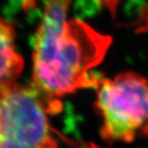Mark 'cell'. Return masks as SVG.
Returning a JSON list of instances; mask_svg holds the SVG:
<instances>
[{"mask_svg":"<svg viewBox=\"0 0 148 148\" xmlns=\"http://www.w3.org/2000/svg\"><path fill=\"white\" fill-rule=\"evenodd\" d=\"M71 0H46L33 53L34 88L43 96L62 97L83 87H95L91 69L111 44L87 23L67 20Z\"/></svg>","mask_w":148,"mask_h":148,"instance_id":"cell-1","label":"cell"},{"mask_svg":"<svg viewBox=\"0 0 148 148\" xmlns=\"http://www.w3.org/2000/svg\"><path fill=\"white\" fill-rule=\"evenodd\" d=\"M95 88L103 138L131 142L148 130V78L125 72L112 79L97 78Z\"/></svg>","mask_w":148,"mask_h":148,"instance_id":"cell-2","label":"cell"},{"mask_svg":"<svg viewBox=\"0 0 148 148\" xmlns=\"http://www.w3.org/2000/svg\"><path fill=\"white\" fill-rule=\"evenodd\" d=\"M43 98L34 87L16 83L0 90V148H58Z\"/></svg>","mask_w":148,"mask_h":148,"instance_id":"cell-3","label":"cell"},{"mask_svg":"<svg viewBox=\"0 0 148 148\" xmlns=\"http://www.w3.org/2000/svg\"><path fill=\"white\" fill-rule=\"evenodd\" d=\"M23 68V59L16 51L14 30L0 17V90L15 83Z\"/></svg>","mask_w":148,"mask_h":148,"instance_id":"cell-4","label":"cell"}]
</instances>
